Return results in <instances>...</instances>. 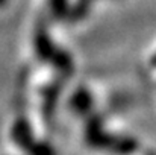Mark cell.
<instances>
[{
	"label": "cell",
	"mask_w": 156,
	"mask_h": 155,
	"mask_svg": "<svg viewBox=\"0 0 156 155\" xmlns=\"http://www.w3.org/2000/svg\"><path fill=\"white\" fill-rule=\"evenodd\" d=\"M73 106L77 109V111H87L90 106H91V98L87 91H79L74 99H73Z\"/></svg>",
	"instance_id": "cell-3"
},
{
	"label": "cell",
	"mask_w": 156,
	"mask_h": 155,
	"mask_svg": "<svg viewBox=\"0 0 156 155\" xmlns=\"http://www.w3.org/2000/svg\"><path fill=\"white\" fill-rule=\"evenodd\" d=\"M91 3H93V0H77V2L74 3L73 9L70 11V20L77 21V20L83 18V17L88 14V11H90Z\"/></svg>",
	"instance_id": "cell-1"
},
{
	"label": "cell",
	"mask_w": 156,
	"mask_h": 155,
	"mask_svg": "<svg viewBox=\"0 0 156 155\" xmlns=\"http://www.w3.org/2000/svg\"><path fill=\"white\" fill-rule=\"evenodd\" d=\"M6 2H8V0H0V6H3V5H5Z\"/></svg>",
	"instance_id": "cell-5"
},
{
	"label": "cell",
	"mask_w": 156,
	"mask_h": 155,
	"mask_svg": "<svg viewBox=\"0 0 156 155\" xmlns=\"http://www.w3.org/2000/svg\"><path fill=\"white\" fill-rule=\"evenodd\" d=\"M50 11L55 18H65L68 15L67 0H50Z\"/></svg>",
	"instance_id": "cell-2"
},
{
	"label": "cell",
	"mask_w": 156,
	"mask_h": 155,
	"mask_svg": "<svg viewBox=\"0 0 156 155\" xmlns=\"http://www.w3.org/2000/svg\"><path fill=\"white\" fill-rule=\"evenodd\" d=\"M35 149H38V151H30L34 155H55L52 148L50 146H46V145H37Z\"/></svg>",
	"instance_id": "cell-4"
}]
</instances>
